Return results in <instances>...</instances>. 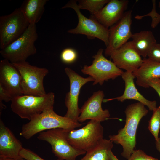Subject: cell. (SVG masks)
<instances>
[{
	"label": "cell",
	"mask_w": 160,
	"mask_h": 160,
	"mask_svg": "<svg viewBox=\"0 0 160 160\" xmlns=\"http://www.w3.org/2000/svg\"><path fill=\"white\" fill-rule=\"evenodd\" d=\"M127 0H111L93 16L101 24L108 28L123 17L129 3Z\"/></svg>",
	"instance_id": "16"
},
{
	"label": "cell",
	"mask_w": 160,
	"mask_h": 160,
	"mask_svg": "<svg viewBox=\"0 0 160 160\" xmlns=\"http://www.w3.org/2000/svg\"><path fill=\"white\" fill-rule=\"evenodd\" d=\"M83 124L57 114L53 107L46 110L23 125L20 135L29 139L37 133L45 130L58 128L70 130L79 127Z\"/></svg>",
	"instance_id": "2"
},
{
	"label": "cell",
	"mask_w": 160,
	"mask_h": 160,
	"mask_svg": "<svg viewBox=\"0 0 160 160\" xmlns=\"http://www.w3.org/2000/svg\"><path fill=\"white\" fill-rule=\"evenodd\" d=\"M30 23L20 8L0 17V47L3 49L20 37Z\"/></svg>",
	"instance_id": "9"
},
{
	"label": "cell",
	"mask_w": 160,
	"mask_h": 160,
	"mask_svg": "<svg viewBox=\"0 0 160 160\" xmlns=\"http://www.w3.org/2000/svg\"><path fill=\"white\" fill-rule=\"evenodd\" d=\"M48 0H25L20 9L30 24H36L41 18Z\"/></svg>",
	"instance_id": "20"
},
{
	"label": "cell",
	"mask_w": 160,
	"mask_h": 160,
	"mask_svg": "<svg viewBox=\"0 0 160 160\" xmlns=\"http://www.w3.org/2000/svg\"><path fill=\"white\" fill-rule=\"evenodd\" d=\"M147 57L149 59L160 63V44L156 43L151 48Z\"/></svg>",
	"instance_id": "29"
},
{
	"label": "cell",
	"mask_w": 160,
	"mask_h": 160,
	"mask_svg": "<svg viewBox=\"0 0 160 160\" xmlns=\"http://www.w3.org/2000/svg\"><path fill=\"white\" fill-rule=\"evenodd\" d=\"M70 81V90L66 95L65 103L67 108L65 117L78 121L80 114L81 109L78 106L79 95L81 87L87 83L94 81L91 76L87 78L82 77L68 67L64 69Z\"/></svg>",
	"instance_id": "11"
},
{
	"label": "cell",
	"mask_w": 160,
	"mask_h": 160,
	"mask_svg": "<svg viewBox=\"0 0 160 160\" xmlns=\"http://www.w3.org/2000/svg\"><path fill=\"white\" fill-rule=\"evenodd\" d=\"M153 80H155L160 85V79Z\"/></svg>",
	"instance_id": "35"
},
{
	"label": "cell",
	"mask_w": 160,
	"mask_h": 160,
	"mask_svg": "<svg viewBox=\"0 0 160 160\" xmlns=\"http://www.w3.org/2000/svg\"><path fill=\"white\" fill-rule=\"evenodd\" d=\"M132 73L136 79V83L138 86L145 88H149V81L160 79V63L148 58H143L140 66Z\"/></svg>",
	"instance_id": "19"
},
{
	"label": "cell",
	"mask_w": 160,
	"mask_h": 160,
	"mask_svg": "<svg viewBox=\"0 0 160 160\" xmlns=\"http://www.w3.org/2000/svg\"><path fill=\"white\" fill-rule=\"evenodd\" d=\"M104 97V93L102 90L94 92L81 108L78 121L82 123L90 119L101 122L108 119L110 116L109 112L108 109H103L102 107Z\"/></svg>",
	"instance_id": "14"
},
{
	"label": "cell",
	"mask_w": 160,
	"mask_h": 160,
	"mask_svg": "<svg viewBox=\"0 0 160 160\" xmlns=\"http://www.w3.org/2000/svg\"><path fill=\"white\" fill-rule=\"evenodd\" d=\"M155 144L157 149L160 153V138L158 141H156Z\"/></svg>",
	"instance_id": "33"
},
{
	"label": "cell",
	"mask_w": 160,
	"mask_h": 160,
	"mask_svg": "<svg viewBox=\"0 0 160 160\" xmlns=\"http://www.w3.org/2000/svg\"><path fill=\"white\" fill-rule=\"evenodd\" d=\"M55 95L50 92L42 96L23 95L11 101L12 111L22 119L31 120L48 109L53 107Z\"/></svg>",
	"instance_id": "4"
},
{
	"label": "cell",
	"mask_w": 160,
	"mask_h": 160,
	"mask_svg": "<svg viewBox=\"0 0 160 160\" xmlns=\"http://www.w3.org/2000/svg\"><path fill=\"white\" fill-rule=\"evenodd\" d=\"M159 6L160 9V1L159 2Z\"/></svg>",
	"instance_id": "36"
},
{
	"label": "cell",
	"mask_w": 160,
	"mask_h": 160,
	"mask_svg": "<svg viewBox=\"0 0 160 160\" xmlns=\"http://www.w3.org/2000/svg\"><path fill=\"white\" fill-rule=\"evenodd\" d=\"M71 8L76 12L78 19L77 26L68 31L73 34L86 35L90 39L97 38L103 41L107 47L108 44L109 29L101 24L92 16L88 18L83 15L78 7L76 0H71L62 9Z\"/></svg>",
	"instance_id": "8"
},
{
	"label": "cell",
	"mask_w": 160,
	"mask_h": 160,
	"mask_svg": "<svg viewBox=\"0 0 160 160\" xmlns=\"http://www.w3.org/2000/svg\"><path fill=\"white\" fill-rule=\"evenodd\" d=\"M131 41L140 55L146 58L152 47L156 41L152 32L143 31L132 34Z\"/></svg>",
	"instance_id": "21"
},
{
	"label": "cell",
	"mask_w": 160,
	"mask_h": 160,
	"mask_svg": "<svg viewBox=\"0 0 160 160\" xmlns=\"http://www.w3.org/2000/svg\"><path fill=\"white\" fill-rule=\"evenodd\" d=\"M12 63L21 74L23 95L42 96L47 94L43 83L49 73L47 68L31 65L26 61Z\"/></svg>",
	"instance_id": "5"
},
{
	"label": "cell",
	"mask_w": 160,
	"mask_h": 160,
	"mask_svg": "<svg viewBox=\"0 0 160 160\" xmlns=\"http://www.w3.org/2000/svg\"><path fill=\"white\" fill-rule=\"evenodd\" d=\"M148 85L156 91L160 98V85L155 80H152L149 81Z\"/></svg>",
	"instance_id": "31"
},
{
	"label": "cell",
	"mask_w": 160,
	"mask_h": 160,
	"mask_svg": "<svg viewBox=\"0 0 160 160\" xmlns=\"http://www.w3.org/2000/svg\"><path fill=\"white\" fill-rule=\"evenodd\" d=\"M113 143L109 139H103L80 160H109L108 153L113 147Z\"/></svg>",
	"instance_id": "22"
},
{
	"label": "cell",
	"mask_w": 160,
	"mask_h": 160,
	"mask_svg": "<svg viewBox=\"0 0 160 160\" xmlns=\"http://www.w3.org/2000/svg\"><path fill=\"white\" fill-rule=\"evenodd\" d=\"M132 10L126 11L122 18L109 29L108 44L105 54L120 47L131 38Z\"/></svg>",
	"instance_id": "13"
},
{
	"label": "cell",
	"mask_w": 160,
	"mask_h": 160,
	"mask_svg": "<svg viewBox=\"0 0 160 160\" xmlns=\"http://www.w3.org/2000/svg\"><path fill=\"white\" fill-rule=\"evenodd\" d=\"M67 130L58 128L43 131L39 133L37 138L47 142L52 151L58 159L63 160H76L79 156L86 154L84 151L73 147L66 137Z\"/></svg>",
	"instance_id": "7"
},
{
	"label": "cell",
	"mask_w": 160,
	"mask_h": 160,
	"mask_svg": "<svg viewBox=\"0 0 160 160\" xmlns=\"http://www.w3.org/2000/svg\"><path fill=\"white\" fill-rule=\"evenodd\" d=\"M0 160H17L14 159L9 158H5L0 157Z\"/></svg>",
	"instance_id": "34"
},
{
	"label": "cell",
	"mask_w": 160,
	"mask_h": 160,
	"mask_svg": "<svg viewBox=\"0 0 160 160\" xmlns=\"http://www.w3.org/2000/svg\"><path fill=\"white\" fill-rule=\"evenodd\" d=\"M148 128L156 141H158L160 138L159 137L160 129V106L153 111V115L149 121Z\"/></svg>",
	"instance_id": "24"
},
{
	"label": "cell",
	"mask_w": 160,
	"mask_h": 160,
	"mask_svg": "<svg viewBox=\"0 0 160 160\" xmlns=\"http://www.w3.org/2000/svg\"><path fill=\"white\" fill-rule=\"evenodd\" d=\"M20 156L25 160H45L28 149L23 148L20 153ZM57 160H63L58 159Z\"/></svg>",
	"instance_id": "28"
},
{
	"label": "cell",
	"mask_w": 160,
	"mask_h": 160,
	"mask_svg": "<svg viewBox=\"0 0 160 160\" xmlns=\"http://www.w3.org/2000/svg\"><path fill=\"white\" fill-rule=\"evenodd\" d=\"M79 9L88 10L92 15L96 14L108 3L109 0H78Z\"/></svg>",
	"instance_id": "23"
},
{
	"label": "cell",
	"mask_w": 160,
	"mask_h": 160,
	"mask_svg": "<svg viewBox=\"0 0 160 160\" xmlns=\"http://www.w3.org/2000/svg\"><path fill=\"white\" fill-rule=\"evenodd\" d=\"M100 123L90 120L80 129L67 130V140L75 148L86 152L90 150L103 138V128Z\"/></svg>",
	"instance_id": "6"
},
{
	"label": "cell",
	"mask_w": 160,
	"mask_h": 160,
	"mask_svg": "<svg viewBox=\"0 0 160 160\" xmlns=\"http://www.w3.org/2000/svg\"><path fill=\"white\" fill-rule=\"evenodd\" d=\"M152 8L150 12L147 14L143 15H137L135 16V19L140 20L144 17L150 16L152 19L151 26L153 28H155L160 23V14L158 13L156 10V1L152 0Z\"/></svg>",
	"instance_id": "25"
},
{
	"label": "cell",
	"mask_w": 160,
	"mask_h": 160,
	"mask_svg": "<svg viewBox=\"0 0 160 160\" xmlns=\"http://www.w3.org/2000/svg\"><path fill=\"white\" fill-rule=\"evenodd\" d=\"M128 160H159L147 155L142 150H134Z\"/></svg>",
	"instance_id": "27"
},
{
	"label": "cell",
	"mask_w": 160,
	"mask_h": 160,
	"mask_svg": "<svg viewBox=\"0 0 160 160\" xmlns=\"http://www.w3.org/2000/svg\"><path fill=\"white\" fill-rule=\"evenodd\" d=\"M23 148L21 143L0 119V157L25 160L20 155Z\"/></svg>",
	"instance_id": "17"
},
{
	"label": "cell",
	"mask_w": 160,
	"mask_h": 160,
	"mask_svg": "<svg viewBox=\"0 0 160 160\" xmlns=\"http://www.w3.org/2000/svg\"><path fill=\"white\" fill-rule=\"evenodd\" d=\"M38 35L36 24H30L25 32L17 39L0 51L4 59L12 63L25 61L37 52L35 43Z\"/></svg>",
	"instance_id": "3"
},
{
	"label": "cell",
	"mask_w": 160,
	"mask_h": 160,
	"mask_svg": "<svg viewBox=\"0 0 160 160\" xmlns=\"http://www.w3.org/2000/svg\"><path fill=\"white\" fill-rule=\"evenodd\" d=\"M77 54L76 51L71 48H65L62 52L60 59L64 63H70L75 61L76 59Z\"/></svg>",
	"instance_id": "26"
},
{
	"label": "cell",
	"mask_w": 160,
	"mask_h": 160,
	"mask_svg": "<svg viewBox=\"0 0 160 160\" xmlns=\"http://www.w3.org/2000/svg\"><path fill=\"white\" fill-rule=\"evenodd\" d=\"M125 83V89L122 95L116 97L104 99L103 102H106L114 100L123 102L127 99L136 100L147 106L150 111H153L157 108L156 102L150 101L145 98L137 90L134 84L135 78L131 72H123L121 75Z\"/></svg>",
	"instance_id": "18"
},
{
	"label": "cell",
	"mask_w": 160,
	"mask_h": 160,
	"mask_svg": "<svg viewBox=\"0 0 160 160\" xmlns=\"http://www.w3.org/2000/svg\"><path fill=\"white\" fill-rule=\"evenodd\" d=\"M108 156L109 160H119L117 157L113 153L111 150L109 152Z\"/></svg>",
	"instance_id": "32"
},
{
	"label": "cell",
	"mask_w": 160,
	"mask_h": 160,
	"mask_svg": "<svg viewBox=\"0 0 160 160\" xmlns=\"http://www.w3.org/2000/svg\"><path fill=\"white\" fill-rule=\"evenodd\" d=\"M103 49L100 48L96 54L93 55L92 64L85 65L81 70L84 74L92 77L94 81L93 85L99 84H103L105 81L114 80L121 76L123 71L119 68L113 63L106 58L103 55Z\"/></svg>",
	"instance_id": "10"
},
{
	"label": "cell",
	"mask_w": 160,
	"mask_h": 160,
	"mask_svg": "<svg viewBox=\"0 0 160 160\" xmlns=\"http://www.w3.org/2000/svg\"><path fill=\"white\" fill-rule=\"evenodd\" d=\"M109 56L113 63L119 69L133 73L142 65L143 59L132 41H128L120 47L105 54Z\"/></svg>",
	"instance_id": "12"
},
{
	"label": "cell",
	"mask_w": 160,
	"mask_h": 160,
	"mask_svg": "<svg viewBox=\"0 0 160 160\" xmlns=\"http://www.w3.org/2000/svg\"><path fill=\"white\" fill-rule=\"evenodd\" d=\"M143 104L138 102L129 105L124 112L126 116L124 127L119 129L116 135H110L109 140L123 148L122 157L128 159L135 150L136 144V136L138 124L142 118L145 116L148 110Z\"/></svg>",
	"instance_id": "1"
},
{
	"label": "cell",
	"mask_w": 160,
	"mask_h": 160,
	"mask_svg": "<svg viewBox=\"0 0 160 160\" xmlns=\"http://www.w3.org/2000/svg\"><path fill=\"white\" fill-rule=\"evenodd\" d=\"M0 85L12 98L23 95L20 72L12 63L5 59L0 61Z\"/></svg>",
	"instance_id": "15"
},
{
	"label": "cell",
	"mask_w": 160,
	"mask_h": 160,
	"mask_svg": "<svg viewBox=\"0 0 160 160\" xmlns=\"http://www.w3.org/2000/svg\"><path fill=\"white\" fill-rule=\"evenodd\" d=\"M12 98L10 94L1 85H0V113L6 106L3 103V100L8 102L12 100Z\"/></svg>",
	"instance_id": "30"
}]
</instances>
